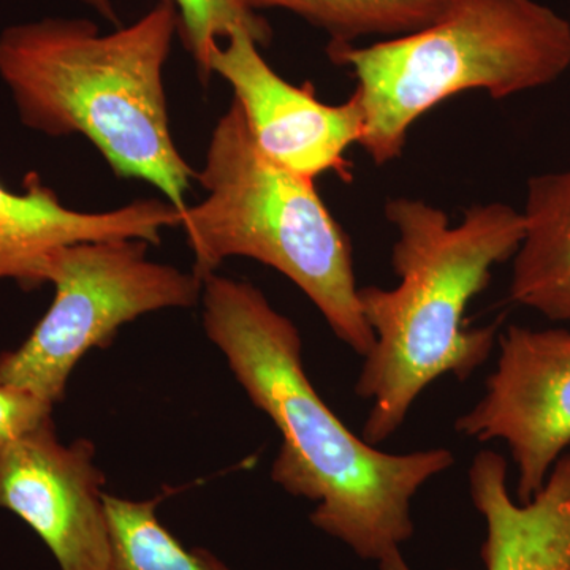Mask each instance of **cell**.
Here are the masks:
<instances>
[{
    "mask_svg": "<svg viewBox=\"0 0 570 570\" xmlns=\"http://www.w3.org/2000/svg\"><path fill=\"white\" fill-rule=\"evenodd\" d=\"M202 305L209 341L283 438L273 480L314 502L311 523L356 557L379 570H412L401 553L414 534L412 499L455 463L453 453L395 455L355 436L306 376L298 328L255 285L214 273Z\"/></svg>",
    "mask_w": 570,
    "mask_h": 570,
    "instance_id": "obj_1",
    "label": "cell"
},
{
    "mask_svg": "<svg viewBox=\"0 0 570 570\" xmlns=\"http://www.w3.org/2000/svg\"><path fill=\"white\" fill-rule=\"evenodd\" d=\"M396 228L393 288H358L360 309L374 333L355 393L373 401L362 436L381 444L403 425L415 400L445 374L464 381L493 352L498 325L468 328V306L485 291L493 266L515 255L523 213L499 202L474 205L453 225L425 200L385 205Z\"/></svg>",
    "mask_w": 570,
    "mask_h": 570,
    "instance_id": "obj_2",
    "label": "cell"
},
{
    "mask_svg": "<svg viewBox=\"0 0 570 570\" xmlns=\"http://www.w3.org/2000/svg\"><path fill=\"white\" fill-rule=\"evenodd\" d=\"M178 13L159 0L126 28L45 18L0 33V78L21 122L48 137L82 135L112 174L153 184L179 212L197 171L176 148L164 69Z\"/></svg>",
    "mask_w": 570,
    "mask_h": 570,
    "instance_id": "obj_3",
    "label": "cell"
},
{
    "mask_svg": "<svg viewBox=\"0 0 570 570\" xmlns=\"http://www.w3.org/2000/svg\"><path fill=\"white\" fill-rule=\"evenodd\" d=\"M355 78L358 145L376 165L404 151L414 124L468 91L505 99L551 85L570 67V22L538 0H449L425 28L358 47L330 43Z\"/></svg>",
    "mask_w": 570,
    "mask_h": 570,
    "instance_id": "obj_4",
    "label": "cell"
},
{
    "mask_svg": "<svg viewBox=\"0 0 570 570\" xmlns=\"http://www.w3.org/2000/svg\"><path fill=\"white\" fill-rule=\"evenodd\" d=\"M195 181L206 197L187 205L179 224L194 253L195 275L205 279L232 257L272 266L313 302L344 344L370 354L374 333L360 309L351 238L314 179L258 151L235 102L214 126Z\"/></svg>",
    "mask_w": 570,
    "mask_h": 570,
    "instance_id": "obj_5",
    "label": "cell"
},
{
    "mask_svg": "<svg viewBox=\"0 0 570 570\" xmlns=\"http://www.w3.org/2000/svg\"><path fill=\"white\" fill-rule=\"evenodd\" d=\"M149 243L119 238L61 247L45 283L55 299L28 340L0 354V387L24 390L55 406L91 348L110 346L122 325L145 314L202 302L204 279L149 261Z\"/></svg>",
    "mask_w": 570,
    "mask_h": 570,
    "instance_id": "obj_6",
    "label": "cell"
},
{
    "mask_svg": "<svg viewBox=\"0 0 570 570\" xmlns=\"http://www.w3.org/2000/svg\"><path fill=\"white\" fill-rule=\"evenodd\" d=\"M482 400L456 420L459 433L508 444L517 494L528 502L570 448V330L509 326Z\"/></svg>",
    "mask_w": 570,
    "mask_h": 570,
    "instance_id": "obj_7",
    "label": "cell"
},
{
    "mask_svg": "<svg viewBox=\"0 0 570 570\" xmlns=\"http://www.w3.org/2000/svg\"><path fill=\"white\" fill-rule=\"evenodd\" d=\"M104 485L92 442L62 444L52 419L0 450V510L43 540L59 570H108Z\"/></svg>",
    "mask_w": 570,
    "mask_h": 570,
    "instance_id": "obj_8",
    "label": "cell"
},
{
    "mask_svg": "<svg viewBox=\"0 0 570 570\" xmlns=\"http://www.w3.org/2000/svg\"><path fill=\"white\" fill-rule=\"evenodd\" d=\"M209 58L212 75L234 89V102L245 118L258 151L285 170L314 179L336 174L352 179L347 151L363 135V116L355 97L344 104L322 102L316 89L285 81L265 61L249 32L235 31Z\"/></svg>",
    "mask_w": 570,
    "mask_h": 570,
    "instance_id": "obj_9",
    "label": "cell"
},
{
    "mask_svg": "<svg viewBox=\"0 0 570 570\" xmlns=\"http://www.w3.org/2000/svg\"><path fill=\"white\" fill-rule=\"evenodd\" d=\"M179 224L181 212L159 198L85 213L62 205L39 175L26 178L24 193H13L0 183V281L11 279L24 291H36L47 284L48 258L61 247L119 238L160 245L165 228Z\"/></svg>",
    "mask_w": 570,
    "mask_h": 570,
    "instance_id": "obj_10",
    "label": "cell"
},
{
    "mask_svg": "<svg viewBox=\"0 0 570 570\" xmlns=\"http://www.w3.org/2000/svg\"><path fill=\"white\" fill-rule=\"evenodd\" d=\"M469 491L487 523L480 551L487 570H570V452L534 498L515 502L508 463L482 450L469 469Z\"/></svg>",
    "mask_w": 570,
    "mask_h": 570,
    "instance_id": "obj_11",
    "label": "cell"
},
{
    "mask_svg": "<svg viewBox=\"0 0 570 570\" xmlns=\"http://www.w3.org/2000/svg\"><path fill=\"white\" fill-rule=\"evenodd\" d=\"M510 299L570 325V170L532 176Z\"/></svg>",
    "mask_w": 570,
    "mask_h": 570,
    "instance_id": "obj_12",
    "label": "cell"
},
{
    "mask_svg": "<svg viewBox=\"0 0 570 570\" xmlns=\"http://www.w3.org/2000/svg\"><path fill=\"white\" fill-rule=\"evenodd\" d=\"M449 0H243L253 11L281 9L298 14L332 37L354 43L363 37L404 36L436 20Z\"/></svg>",
    "mask_w": 570,
    "mask_h": 570,
    "instance_id": "obj_13",
    "label": "cell"
},
{
    "mask_svg": "<svg viewBox=\"0 0 570 570\" xmlns=\"http://www.w3.org/2000/svg\"><path fill=\"white\" fill-rule=\"evenodd\" d=\"M163 497L132 501L105 494L111 534L108 570H234L212 551L184 546L157 517Z\"/></svg>",
    "mask_w": 570,
    "mask_h": 570,
    "instance_id": "obj_14",
    "label": "cell"
},
{
    "mask_svg": "<svg viewBox=\"0 0 570 570\" xmlns=\"http://www.w3.org/2000/svg\"><path fill=\"white\" fill-rule=\"evenodd\" d=\"M178 13V33L184 48L193 56L200 81L212 80L209 58L217 45L235 31L249 32L261 47L273 39L268 21L247 9L243 0H164Z\"/></svg>",
    "mask_w": 570,
    "mask_h": 570,
    "instance_id": "obj_15",
    "label": "cell"
},
{
    "mask_svg": "<svg viewBox=\"0 0 570 570\" xmlns=\"http://www.w3.org/2000/svg\"><path fill=\"white\" fill-rule=\"evenodd\" d=\"M52 407L24 390L0 387V450L51 420Z\"/></svg>",
    "mask_w": 570,
    "mask_h": 570,
    "instance_id": "obj_16",
    "label": "cell"
},
{
    "mask_svg": "<svg viewBox=\"0 0 570 570\" xmlns=\"http://www.w3.org/2000/svg\"><path fill=\"white\" fill-rule=\"evenodd\" d=\"M80 2L88 6L89 9H92L96 13H99L104 20L110 21L115 26H119L118 11H116L112 0H80Z\"/></svg>",
    "mask_w": 570,
    "mask_h": 570,
    "instance_id": "obj_17",
    "label": "cell"
}]
</instances>
